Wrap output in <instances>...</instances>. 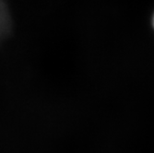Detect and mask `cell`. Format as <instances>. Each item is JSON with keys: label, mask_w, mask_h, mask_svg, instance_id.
Returning <instances> with one entry per match:
<instances>
[{"label": "cell", "mask_w": 154, "mask_h": 153, "mask_svg": "<svg viewBox=\"0 0 154 153\" xmlns=\"http://www.w3.org/2000/svg\"><path fill=\"white\" fill-rule=\"evenodd\" d=\"M10 27V16L4 0H0V41L8 34Z\"/></svg>", "instance_id": "obj_1"}, {"label": "cell", "mask_w": 154, "mask_h": 153, "mask_svg": "<svg viewBox=\"0 0 154 153\" xmlns=\"http://www.w3.org/2000/svg\"><path fill=\"white\" fill-rule=\"evenodd\" d=\"M153 25H154V18H153Z\"/></svg>", "instance_id": "obj_2"}]
</instances>
